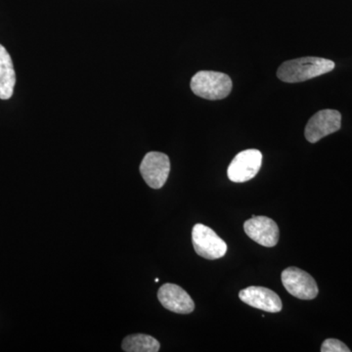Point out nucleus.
<instances>
[{
	"instance_id": "obj_1",
	"label": "nucleus",
	"mask_w": 352,
	"mask_h": 352,
	"mask_svg": "<svg viewBox=\"0 0 352 352\" xmlns=\"http://www.w3.org/2000/svg\"><path fill=\"white\" fill-rule=\"evenodd\" d=\"M335 66V62L325 58H298L284 62L278 69L277 76L284 82H302L330 73Z\"/></svg>"
},
{
	"instance_id": "obj_2",
	"label": "nucleus",
	"mask_w": 352,
	"mask_h": 352,
	"mask_svg": "<svg viewBox=\"0 0 352 352\" xmlns=\"http://www.w3.org/2000/svg\"><path fill=\"white\" fill-rule=\"evenodd\" d=\"M192 91L208 100H221L232 90V80L226 74L214 71L198 72L191 80Z\"/></svg>"
},
{
	"instance_id": "obj_3",
	"label": "nucleus",
	"mask_w": 352,
	"mask_h": 352,
	"mask_svg": "<svg viewBox=\"0 0 352 352\" xmlns=\"http://www.w3.org/2000/svg\"><path fill=\"white\" fill-rule=\"evenodd\" d=\"M194 250L201 258L214 261L223 258L227 245L210 227L198 223L192 231Z\"/></svg>"
},
{
	"instance_id": "obj_4",
	"label": "nucleus",
	"mask_w": 352,
	"mask_h": 352,
	"mask_svg": "<svg viewBox=\"0 0 352 352\" xmlns=\"http://www.w3.org/2000/svg\"><path fill=\"white\" fill-rule=\"evenodd\" d=\"M281 279L288 293L300 300H314L318 296V286L314 277L300 268H287L282 272Z\"/></svg>"
},
{
	"instance_id": "obj_5",
	"label": "nucleus",
	"mask_w": 352,
	"mask_h": 352,
	"mask_svg": "<svg viewBox=\"0 0 352 352\" xmlns=\"http://www.w3.org/2000/svg\"><path fill=\"white\" fill-rule=\"evenodd\" d=\"M170 171L168 155L161 152H150L140 164V173L148 186L160 189L166 184Z\"/></svg>"
},
{
	"instance_id": "obj_6",
	"label": "nucleus",
	"mask_w": 352,
	"mask_h": 352,
	"mask_svg": "<svg viewBox=\"0 0 352 352\" xmlns=\"http://www.w3.org/2000/svg\"><path fill=\"white\" fill-rule=\"evenodd\" d=\"M263 163V154L256 149L245 150L234 157L229 164L227 175L235 183L249 182L258 175Z\"/></svg>"
},
{
	"instance_id": "obj_7",
	"label": "nucleus",
	"mask_w": 352,
	"mask_h": 352,
	"mask_svg": "<svg viewBox=\"0 0 352 352\" xmlns=\"http://www.w3.org/2000/svg\"><path fill=\"white\" fill-rule=\"evenodd\" d=\"M342 126V115L337 110H322L315 113L308 120L305 135L308 142L316 143L322 138L340 131Z\"/></svg>"
},
{
	"instance_id": "obj_8",
	"label": "nucleus",
	"mask_w": 352,
	"mask_h": 352,
	"mask_svg": "<svg viewBox=\"0 0 352 352\" xmlns=\"http://www.w3.org/2000/svg\"><path fill=\"white\" fill-rule=\"evenodd\" d=\"M244 229L252 241L263 247H275L279 241V227L270 217L256 215L245 222Z\"/></svg>"
},
{
	"instance_id": "obj_9",
	"label": "nucleus",
	"mask_w": 352,
	"mask_h": 352,
	"mask_svg": "<svg viewBox=\"0 0 352 352\" xmlns=\"http://www.w3.org/2000/svg\"><path fill=\"white\" fill-rule=\"evenodd\" d=\"M157 298L166 309L179 314H189L195 309L191 296L182 287L164 284L157 292Z\"/></svg>"
},
{
	"instance_id": "obj_10",
	"label": "nucleus",
	"mask_w": 352,
	"mask_h": 352,
	"mask_svg": "<svg viewBox=\"0 0 352 352\" xmlns=\"http://www.w3.org/2000/svg\"><path fill=\"white\" fill-rule=\"evenodd\" d=\"M239 298L243 302L247 303L250 307L271 314L280 312L283 307L279 296L275 292L264 287L251 286L242 289Z\"/></svg>"
},
{
	"instance_id": "obj_11",
	"label": "nucleus",
	"mask_w": 352,
	"mask_h": 352,
	"mask_svg": "<svg viewBox=\"0 0 352 352\" xmlns=\"http://www.w3.org/2000/svg\"><path fill=\"white\" fill-rule=\"evenodd\" d=\"M15 85L16 75L12 59L6 48L0 44V99H10Z\"/></svg>"
},
{
	"instance_id": "obj_12",
	"label": "nucleus",
	"mask_w": 352,
	"mask_h": 352,
	"mask_svg": "<svg viewBox=\"0 0 352 352\" xmlns=\"http://www.w3.org/2000/svg\"><path fill=\"white\" fill-rule=\"evenodd\" d=\"M160 346L155 338L144 333L127 336L122 344V351L126 352H157Z\"/></svg>"
},
{
	"instance_id": "obj_13",
	"label": "nucleus",
	"mask_w": 352,
	"mask_h": 352,
	"mask_svg": "<svg viewBox=\"0 0 352 352\" xmlns=\"http://www.w3.org/2000/svg\"><path fill=\"white\" fill-rule=\"evenodd\" d=\"M322 352H349L351 349H349L339 340L328 339L323 342L321 346Z\"/></svg>"
}]
</instances>
